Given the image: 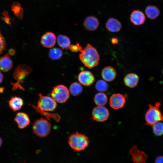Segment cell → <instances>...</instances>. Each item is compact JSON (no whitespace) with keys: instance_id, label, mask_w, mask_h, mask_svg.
<instances>
[{"instance_id":"1","label":"cell","mask_w":163,"mask_h":163,"mask_svg":"<svg viewBox=\"0 0 163 163\" xmlns=\"http://www.w3.org/2000/svg\"><path fill=\"white\" fill-rule=\"evenodd\" d=\"M79 58L86 67L91 69L99 64L100 57L96 49L88 43L81 52Z\"/></svg>"},{"instance_id":"2","label":"cell","mask_w":163,"mask_h":163,"mask_svg":"<svg viewBox=\"0 0 163 163\" xmlns=\"http://www.w3.org/2000/svg\"><path fill=\"white\" fill-rule=\"evenodd\" d=\"M89 143L87 136L78 132L72 134L68 140L69 146L75 152L84 150L88 147Z\"/></svg>"},{"instance_id":"3","label":"cell","mask_w":163,"mask_h":163,"mask_svg":"<svg viewBox=\"0 0 163 163\" xmlns=\"http://www.w3.org/2000/svg\"><path fill=\"white\" fill-rule=\"evenodd\" d=\"M161 105L159 102H156L154 105H149V109L145 116L146 125L152 126L158 122H163V115L160 110Z\"/></svg>"},{"instance_id":"4","label":"cell","mask_w":163,"mask_h":163,"mask_svg":"<svg viewBox=\"0 0 163 163\" xmlns=\"http://www.w3.org/2000/svg\"><path fill=\"white\" fill-rule=\"evenodd\" d=\"M32 129L36 135L40 138H43L47 136L50 133L51 125L46 119L41 118L34 121Z\"/></svg>"},{"instance_id":"5","label":"cell","mask_w":163,"mask_h":163,"mask_svg":"<svg viewBox=\"0 0 163 163\" xmlns=\"http://www.w3.org/2000/svg\"><path fill=\"white\" fill-rule=\"evenodd\" d=\"M52 97L59 103H63L69 99V91L68 88L62 85H57L54 87L51 92Z\"/></svg>"},{"instance_id":"6","label":"cell","mask_w":163,"mask_h":163,"mask_svg":"<svg viewBox=\"0 0 163 163\" xmlns=\"http://www.w3.org/2000/svg\"><path fill=\"white\" fill-rule=\"evenodd\" d=\"M37 101V107L39 109L44 111H53L57 106L56 101L50 97L44 96L41 94Z\"/></svg>"},{"instance_id":"7","label":"cell","mask_w":163,"mask_h":163,"mask_svg":"<svg viewBox=\"0 0 163 163\" xmlns=\"http://www.w3.org/2000/svg\"><path fill=\"white\" fill-rule=\"evenodd\" d=\"M109 116V111L104 106H97L94 108L92 112V119L97 122L105 121Z\"/></svg>"},{"instance_id":"8","label":"cell","mask_w":163,"mask_h":163,"mask_svg":"<svg viewBox=\"0 0 163 163\" xmlns=\"http://www.w3.org/2000/svg\"><path fill=\"white\" fill-rule=\"evenodd\" d=\"M126 103L125 97L122 94L117 93L112 94L109 99V104L112 109L118 110L123 107Z\"/></svg>"},{"instance_id":"9","label":"cell","mask_w":163,"mask_h":163,"mask_svg":"<svg viewBox=\"0 0 163 163\" xmlns=\"http://www.w3.org/2000/svg\"><path fill=\"white\" fill-rule=\"evenodd\" d=\"M129 153L132 156V160L134 163H146L148 155L139 149L136 145H134L131 148Z\"/></svg>"},{"instance_id":"10","label":"cell","mask_w":163,"mask_h":163,"mask_svg":"<svg viewBox=\"0 0 163 163\" xmlns=\"http://www.w3.org/2000/svg\"><path fill=\"white\" fill-rule=\"evenodd\" d=\"M78 80L80 83L85 86L91 85L95 81V78L92 73L88 71L81 72L78 75Z\"/></svg>"},{"instance_id":"11","label":"cell","mask_w":163,"mask_h":163,"mask_svg":"<svg viewBox=\"0 0 163 163\" xmlns=\"http://www.w3.org/2000/svg\"><path fill=\"white\" fill-rule=\"evenodd\" d=\"M130 20L134 25L139 26L143 24L145 20V17L143 13L139 10L133 11L131 14Z\"/></svg>"},{"instance_id":"12","label":"cell","mask_w":163,"mask_h":163,"mask_svg":"<svg viewBox=\"0 0 163 163\" xmlns=\"http://www.w3.org/2000/svg\"><path fill=\"white\" fill-rule=\"evenodd\" d=\"M56 42V36L52 32H47L41 37V43L42 45L44 47L51 48L54 45Z\"/></svg>"},{"instance_id":"13","label":"cell","mask_w":163,"mask_h":163,"mask_svg":"<svg viewBox=\"0 0 163 163\" xmlns=\"http://www.w3.org/2000/svg\"><path fill=\"white\" fill-rule=\"evenodd\" d=\"M99 24L98 19L93 16L87 17L83 22V25L85 29L89 31L95 30L98 27Z\"/></svg>"},{"instance_id":"14","label":"cell","mask_w":163,"mask_h":163,"mask_svg":"<svg viewBox=\"0 0 163 163\" xmlns=\"http://www.w3.org/2000/svg\"><path fill=\"white\" fill-rule=\"evenodd\" d=\"M14 120L20 129L25 128L30 123V120L28 115L22 112H19L17 114L14 118Z\"/></svg>"},{"instance_id":"15","label":"cell","mask_w":163,"mask_h":163,"mask_svg":"<svg viewBox=\"0 0 163 163\" xmlns=\"http://www.w3.org/2000/svg\"><path fill=\"white\" fill-rule=\"evenodd\" d=\"M103 78L105 81L111 82L115 78L116 72L115 69L111 66H107L102 70L101 73Z\"/></svg>"},{"instance_id":"16","label":"cell","mask_w":163,"mask_h":163,"mask_svg":"<svg viewBox=\"0 0 163 163\" xmlns=\"http://www.w3.org/2000/svg\"><path fill=\"white\" fill-rule=\"evenodd\" d=\"M106 27L110 32H116L119 31L121 29L122 25L117 19L113 18L108 19L106 24Z\"/></svg>"},{"instance_id":"17","label":"cell","mask_w":163,"mask_h":163,"mask_svg":"<svg viewBox=\"0 0 163 163\" xmlns=\"http://www.w3.org/2000/svg\"><path fill=\"white\" fill-rule=\"evenodd\" d=\"M139 80L138 75L134 73H129L126 75L124 78L125 85L127 87L133 88L138 85Z\"/></svg>"},{"instance_id":"18","label":"cell","mask_w":163,"mask_h":163,"mask_svg":"<svg viewBox=\"0 0 163 163\" xmlns=\"http://www.w3.org/2000/svg\"><path fill=\"white\" fill-rule=\"evenodd\" d=\"M12 66V62L7 53L0 58V71L6 72L9 70Z\"/></svg>"},{"instance_id":"19","label":"cell","mask_w":163,"mask_h":163,"mask_svg":"<svg viewBox=\"0 0 163 163\" xmlns=\"http://www.w3.org/2000/svg\"><path fill=\"white\" fill-rule=\"evenodd\" d=\"M145 13L147 17L149 19H154L159 16L160 11L156 6L149 5L145 9Z\"/></svg>"},{"instance_id":"20","label":"cell","mask_w":163,"mask_h":163,"mask_svg":"<svg viewBox=\"0 0 163 163\" xmlns=\"http://www.w3.org/2000/svg\"><path fill=\"white\" fill-rule=\"evenodd\" d=\"M9 104L10 108L14 111L20 110L23 104V101L22 98L15 96L12 97L9 101Z\"/></svg>"},{"instance_id":"21","label":"cell","mask_w":163,"mask_h":163,"mask_svg":"<svg viewBox=\"0 0 163 163\" xmlns=\"http://www.w3.org/2000/svg\"><path fill=\"white\" fill-rule=\"evenodd\" d=\"M94 101L97 106H104L107 102L108 98L105 94L99 92L95 94L94 97Z\"/></svg>"},{"instance_id":"22","label":"cell","mask_w":163,"mask_h":163,"mask_svg":"<svg viewBox=\"0 0 163 163\" xmlns=\"http://www.w3.org/2000/svg\"><path fill=\"white\" fill-rule=\"evenodd\" d=\"M69 92L73 96H77L82 92L83 88L81 84L77 82L72 83L70 86Z\"/></svg>"},{"instance_id":"23","label":"cell","mask_w":163,"mask_h":163,"mask_svg":"<svg viewBox=\"0 0 163 163\" xmlns=\"http://www.w3.org/2000/svg\"><path fill=\"white\" fill-rule=\"evenodd\" d=\"M59 45L62 49H68L70 45V40L67 36L62 35H59L57 38Z\"/></svg>"},{"instance_id":"24","label":"cell","mask_w":163,"mask_h":163,"mask_svg":"<svg viewBox=\"0 0 163 163\" xmlns=\"http://www.w3.org/2000/svg\"><path fill=\"white\" fill-rule=\"evenodd\" d=\"M11 8L14 14L19 19H22L23 17V9L20 4L17 2H14Z\"/></svg>"},{"instance_id":"25","label":"cell","mask_w":163,"mask_h":163,"mask_svg":"<svg viewBox=\"0 0 163 163\" xmlns=\"http://www.w3.org/2000/svg\"><path fill=\"white\" fill-rule=\"evenodd\" d=\"M62 51L61 49L54 48L50 50L49 56L52 59L56 60L60 59L62 57Z\"/></svg>"},{"instance_id":"26","label":"cell","mask_w":163,"mask_h":163,"mask_svg":"<svg viewBox=\"0 0 163 163\" xmlns=\"http://www.w3.org/2000/svg\"><path fill=\"white\" fill-rule=\"evenodd\" d=\"M32 105L34 107L36 110L41 114L44 115L46 117L47 119L49 120L51 118H53L56 120V121H59L60 119V117L59 115L57 113H48L45 112V111L41 110L39 109L36 107Z\"/></svg>"},{"instance_id":"27","label":"cell","mask_w":163,"mask_h":163,"mask_svg":"<svg viewBox=\"0 0 163 163\" xmlns=\"http://www.w3.org/2000/svg\"><path fill=\"white\" fill-rule=\"evenodd\" d=\"M96 90L100 92H105L106 91L108 88L107 83L105 80H99L97 81L95 85Z\"/></svg>"},{"instance_id":"28","label":"cell","mask_w":163,"mask_h":163,"mask_svg":"<svg viewBox=\"0 0 163 163\" xmlns=\"http://www.w3.org/2000/svg\"><path fill=\"white\" fill-rule=\"evenodd\" d=\"M153 133L156 136H160L163 135V123L158 122L152 126Z\"/></svg>"},{"instance_id":"29","label":"cell","mask_w":163,"mask_h":163,"mask_svg":"<svg viewBox=\"0 0 163 163\" xmlns=\"http://www.w3.org/2000/svg\"><path fill=\"white\" fill-rule=\"evenodd\" d=\"M2 14V19L7 24L9 25H11L10 20L11 19L9 16L8 12L7 11H4Z\"/></svg>"},{"instance_id":"30","label":"cell","mask_w":163,"mask_h":163,"mask_svg":"<svg viewBox=\"0 0 163 163\" xmlns=\"http://www.w3.org/2000/svg\"><path fill=\"white\" fill-rule=\"evenodd\" d=\"M6 43L4 38L1 33L0 31V54H2L5 50Z\"/></svg>"},{"instance_id":"31","label":"cell","mask_w":163,"mask_h":163,"mask_svg":"<svg viewBox=\"0 0 163 163\" xmlns=\"http://www.w3.org/2000/svg\"><path fill=\"white\" fill-rule=\"evenodd\" d=\"M68 49L73 52H75L79 51L81 52L83 50L82 47L79 43H77L76 45H70Z\"/></svg>"},{"instance_id":"32","label":"cell","mask_w":163,"mask_h":163,"mask_svg":"<svg viewBox=\"0 0 163 163\" xmlns=\"http://www.w3.org/2000/svg\"><path fill=\"white\" fill-rule=\"evenodd\" d=\"M154 163H163V156H158L155 159Z\"/></svg>"},{"instance_id":"33","label":"cell","mask_w":163,"mask_h":163,"mask_svg":"<svg viewBox=\"0 0 163 163\" xmlns=\"http://www.w3.org/2000/svg\"><path fill=\"white\" fill-rule=\"evenodd\" d=\"M118 42V40L117 38H113L111 39V42L113 44H117Z\"/></svg>"},{"instance_id":"34","label":"cell","mask_w":163,"mask_h":163,"mask_svg":"<svg viewBox=\"0 0 163 163\" xmlns=\"http://www.w3.org/2000/svg\"><path fill=\"white\" fill-rule=\"evenodd\" d=\"M3 76L2 74L0 72V83H1L3 80Z\"/></svg>"},{"instance_id":"35","label":"cell","mask_w":163,"mask_h":163,"mask_svg":"<svg viewBox=\"0 0 163 163\" xmlns=\"http://www.w3.org/2000/svg\"><path fill=\"white\" fill-rule=\"evenodd\" d=\"M2 144V140L1 138L0 137V147L1 146Z\"/></svg>"},{"instance_id":"36","label":"cell","mask_w":163,"mask_h":163,"mask_svg":"<svg viewBox=\"0 0 163 163\" xmlns=\"http://www.w3.org/2000/svg\"><path fill=\"white\" fill-rule=\"evenodd\" d=\"M27 163L26 162H24L23 163Z\"/></svg>"},{"instance_id":"37","label":"cell","mask_w":163,"mask_h":163,"mask_svg":"<svg viewBox=\"0 0 163 163\" xmlns=\"http://www.w3.org/2000/svg\"><path fill=\"white\" fill-rule=\"evenodd\" d=\"M162 73H163V70H162Z\"/></svg>"}]
</instances>
